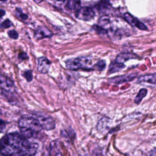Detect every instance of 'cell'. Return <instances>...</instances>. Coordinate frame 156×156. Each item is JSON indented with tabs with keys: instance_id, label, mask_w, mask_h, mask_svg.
<instances>
[{
	"instance_id": "obj_1",
	"label": "cell",
	"mask_w": 156,
	"mask_h": 156,
	"mask_svg": "<svg viewBox=\"0 0 156 156\" xmlns=\"http://www.w3.org/2000/svg\"><path fill=\"white\" fill-rule=\"evenodd\" d=\"M18 132L6 134L0 140V152L4 156H34L38 145Z\"/></svg>"
},
{
	"instance_id": "obj_2",
	"label": "cell",
	"mask_w": 156,
	"mask_h": 156,
	"mask_svg": "<svg viewBox=\"0 0 156 156\" xmlns=\"http://www.w3.org/2000/svg\"><path fill=\"white\" fill-rule=\"evenodd\" d=\"M18 125L21 134L27 139L36 137L43 129L36 118L27 115L21 117Z\"/></svg>"
},
{
	"instance_id": "obj_3",
	"label": "cell",
	"mask_w": 156,
	"mask_h": 156,
	"mask_svg": "<svg viewBox=\"0 0 156 156\" xmlns=\"http://www.w3.org/2000/svg\"><path fill=\"white\" fill-rule=\"evenodd\" d=\"M92 62L90 57H82L71 58L66 62V66L68 70L77 71L79 69L91 70Z\"/></svg>"
},
{
	"instance_id": "obj_4",
	"label": "cell",
	"mask_w": 156,
	"mask_h": 156,
	"mask_svg": "<svg viewBox=\"0 0 156 156\" xmlns=\"http://www.w3.org/2000/svg\"><path fill=\"white\" fill-rule=\"evenodd\" d=\"M35 115L40 122L43 129L51 130L55 128V120L51 115L42 112H36Z\"/></svg>"
},
{
	"instance_id": "obj_5",
	"label": "cell",
	"mask_w": 156,
	"mask_h": 156,
	"mask_svg": "<svg viewBox=\"0 0 156 156\" xmlns=\"http://www.w3.org/2000/svg\"><path fill=\"white\" fill-rule=\"evenodd\" d=\"M95 12L92 8L83 7L79 8L76 11V16L78 20L85 21H89L95 17Z\"/></svg>"
},
{
	"instance_id": "obj_6",
	"label": "cell",
	"mask_w": 156,
	"mask_h": 156,
	"mask_svg": "<svg viewBox=\"0 0 156 156\" xmlns=\"http://www.w3.org/2000/svg\"><path fill=\"white\" fill-rule=\"evenodd\" d=\"M137 73H132L125 75L119 76L109 79L110 83L116 84H121L123 83L131 82L137 77Z\"/></svg>"
},
{
	"instance_id": "obj_7",
	"label": "cell",
	"mask_w": 156,
	"mask_h": 156,
	"mask_svg": "<svg viewBox=\"0 0 156 156\" xmlns=\"http://www.w3.org/2000/svg\"><path fill=\"white\" fill-rule=\"evenodd\" d=\"M124 20L129 23V25L133 27H136L140 30H147V26L140 22L137 18H135L133 15L128 12H126L124 14Z\"/></svg>"
},
{
	"instance_id": "obj_8",
	"label": "cell",
	"mask_w": 156,
	"mask_h": 156,
	"mask_svg": "<svg viewBox=\"0 0 156 156\" xmlns=\"http://www.w3.org/2000/svg\"><path fill=\"white\" fill-rule=\"evenodd\" d=\"M0 98L7 101L12 105H15L18 102V98L15 94L9 90L0 87Z\"/></svg>"
},
{
	"instance_id": "obj_9",
	"label": "cell",
	"mask_w": 156,
	"mask_h": 156,
	"mask_svg": "<svg viewBox=\"0 0 156 156\" xmlns=\"http://www.w3.org/2000/svg\"><path fill=\"white\" fill-rule=\"evenodd\" d=\"M51 62L46 57L42 56L38 59L37 69L41 73L45 74L49 73Z\"/></svg>"
},
{
	"instance_id": "obj_10",
	"label": "cell",
	"mask_w": 156,
	"mask_h": 156,
	"mask_svg": "<svg viewBox=\"0 0 156 156\" xmlns=\"http://www.w3.org/2000/svg\"><path fill=\"white\" fill-rule=\"evenodd\" d=\"M52 35V32L45 26H39L34 30V37L37 40L50 38Z\"/></svg>"
},
{
	"instance_id": "obj_11",
	"label": "cell",
	"mask_w": 156,
	"mask_h": 156,
	"mask_svg": "<svg viewBox=\"0 0 156 156\" xmlns=\"http://www.w3.org/2000/svg\"><path fill=\"white\" fill-rule=\"evenodd\" d=\"M156 73H154L141 76L138 79L137 83L138 84H150L155 86L156 85Z\"/></svg>"
},
{
	"instance_id": "obj_12",
	"label": "cell",
	"mask_w": 156,
	"mask_h": 156,
	"mask_svg": "<svg viewBox=\"0 0 156 156\" xmlns=\"http://www.w3.org/2000/svg\"><path fill=\"white\" fill-rule=\"evenodd\" d=\"M0 87L12 91V89L15 87V84L10 78L0 74Z\"/></svg>"
},
{
	"instance_id": "obj_13",
	"label": "cell",
	"mask_w": 156,
	"mask_h": 156,
	"mask_svg": "<svg viewBox=\"0 0 156 156\" xmlns=\"http://www.w3.org/2000/svg\"><path fill=\"white\" fill-rule=\"evenodd\" d=\"M138 56L135 54L131 53H122L117 56L115 62L119 63H124L126 61L131 59H137Z\"/></svg>"
},
{
	"instance_id": "obj_14",
	"label": "cell",
	"mask_w": 156,
	"mask_h": 156,
	"mask_svg": "<svg viewBox=\"0 0 156 156\" xmlns=\"http://www.w3.org/2000/svg\"><path fill=\"white\" fill-rule=\"evenodd\" d=\"M125 67H126V66L124 65V63L117 62L115 61L112 62L109 65L108 73L109 74H113L118 73L124 69Z\"/></svg>"
},
{
	"instance_id": "obj_15",
	"label": "cell",
	"mask_w": 156,
	"mask_h": 156,
	"mask_svg": "<svg viewBox=\"0 0 156 156\" xmlns=\"http://www.w3.org/2000/svg\"><path fill=\"white\" fill-rule=\"evenodd\" d=\"M147 90L146 88H143L140 89L134 99L135 103L136 105H139L143 100V98L147 96Z\"/></svg>"
},
{
	"instance_id": "obj_16",
	"label": "cell",
	"mask_w": 156,
	"mask_h": 156,
	"mask_svg": "<svg viewBox=\"0 0 156 156\" xmlns=\"http://www.w3.org/2000/svg\"><path fill=\"white\" fill-rule=\"evenodd\" d=\"M67 8L71 10H78L80 8L81 2L80 0H68L67 2Z\"/></svg>"
},
{
	"instance_id": "obj_17",
	"label": "cell",
	"mask_w": 156,
	"mask_h": 156,
	"mask_svg": "<svg viewBox=\"0 0 156 156\" xmlns=\"http://www.w3.org/2000/svg\"><path fill=\"white\" fill-rule=\"evenodd\" d=\"M22 75L26 79L27 82H31L33 79V75L32 71L31 70H25L23 72Z\"/></svg>"
},
{
	"instance_id": "obj_18",
	"label": "cell",
	"mask_w": 156,
	"mask_h": 156,
	"mask_svg": "<svg viewBox=\"0 0 156 156\" xmlns=\"http://www.w3.org/2000/svg\"><path fill=\"white\" fill-rule=\"evenodd\" d=\"M95 66L96 67L98 71L99 72H102L105 69L106 67V63L105 61L104 60H100L98 61L96 64L95 65Z\"/></svg>"
},
{
	"instance_id": "obj_19",
	"label": "cell",
	"mask_w": 156,
	"mask_h": 156,
	"mask_svg": "<svg viewBox=\"0 0 156 156\" xmlns=\"http://www.w3.org/2000/svg\"><path fill=\"white\" fill-rule=\"evenodd\" d=\"M12 23L9 19H7L0 24V30L8 29L12 27Z\"/></svg>"
},
{
	"instance_id": "obj_20",
	"label": "cell",
	"mask_w": 156,
	"mask_h": 156,
	"mask_svg": "<svg viewBox=\"0 0 156 156\" xmlns=\"http://www.w3.org/2000/svg\"><path fill=\"white\" fill-rule=\"evenodd\" d=\"M8 34L9 37L12 38V39L17 40L19 38V34H18V32L15 30H9L8 32Z\"/></svg>"
},
{
	"instance_id": "obj_21",
	"label": "cell",
	"mask_w": 156,
	"mask_h": 156,
	"mask_svg": "<svg viewBox=\"0 0 156 156\" xmlns=\"http://www.w3.org/2000/svg\"><path fill=\"white\" fill-rule=\"evenodd\" d=\"M16 11L17 12L19 13V16L22 20H26L29 18V16L28 15L25 14V13H23V12L22 10L20 9V8H17L16 9Z\"/></svg>"
},
{
	"instance_id": "obj_22",
	"label": "cell",
	"mask_w": 156,
	"mask_h": 156,
	"mask_svg": "<svg viewBox=\"0 0 156 156\" xmlns=\"http://www.w3.org/2000/svg\"><path fill=\"white\" fill-rule=\"evenodd\" d=\"M6 129V123L2 119H0V133H4Z\"/></svg>"
},
{
	"instance_id": "obj_23",
	"label": "cell",
	"mask_w": 156,
	"mask_h": 156,
	"mask_svg": "<svg viewBox=\"0 0 156 156\" xmlns=\"http://www.w3.org/2000/svg\"><path fill=\"white\" fill-rule=\"evenodd\" d=\"M18 57L19 59H20L22 60H26L27 58H28V55L25 52H22L20 53L19 54V55H18Z\"/></svg>"
},
{
	"instance_id": "obj_24",
	"label": "cell",
	"mask_w": 156,
	"mask_h": 156,
	"mask_svg": "<svg viewBox=\"0 0 156 156\" xmlns=\"http://www.w3.org/2000/svg\"><path fill=\"white\" fill-rule=\"evenodd\" d=\"M6 14V11L4 10L0 9V22H1L2 18L5 16Z\"/></svg>"
},
{
	"instance_id": "obj_25",
	"label": "cell",
	"mask_w": 156,
	"mask_h": 156,
	"mask_svg": "<svg viewBox=\"0 0 156 156\" xmlns=\"http://www.w3.org/2000/svg\"><path fill=\"white\" fill-rule=\"evenodd\" d=\"M33 1L34 2H36V3H38V4L41 3L44 1V0H33Z\"/></svg>"
},
{
	"instance_id": "obj_26",
	"label": "cell",
	"mask_w": 156,
	"mask_h": 156,
	"mask_svg": "<svg viewBox=\"0 0 156 156\" xmlns=\"http://www.w3.org/2000/svg\"><path fill=\"white\" fill-rule=\"evenodd\" d=\"M56 1L61 2H64L66 0H55Z\"/></svg>"
},
{
	"instance_id": "obj_27",
	"label": "cell",
	"mask_w": 156,
	"mask_h": 156,
	"mask_svg": "<svg viewBox=\"0 0 156 156\" xmlns=\"http://www.w3.org/2000/svg\"><path fill=\"white\" fill-rule=\"evenodd\" d=\"M8 0H0V1L2 2H7Z\"/></svg>"
}]
</instances>
